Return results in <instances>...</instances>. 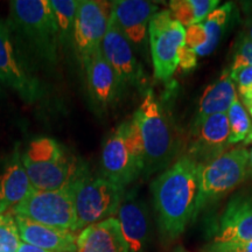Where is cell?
<instances>
[{"mask_svg": "<svg viewBox=\"0 0 252 252\" xmlns=\"http://www.w3.org/2000/svg\"><path fill=\"white\" fill-rule=\"evenodd\" d=\"M208 42V34L203 24H195L186 28L185 45L189 48L197 50L206 46Z\"/></svg>", "mask_w": 252, "mask_h": 252, "instance_id": "obj_28", "label": "cell"}, {"mask_svg": "<svg viewBox=\"0 0 252 252\" xmlns=\"http://www.w3.org/2000/svg\"><path fill=\"white\" fill-rule=\"evenodd\" d=\"M74 181L55 190L33 189L24 201L11 210L12 214L41 224L75 232Z\"/></svg>", "mask_w": 252, "mask_h": 252, "instance_id": "obj_8", "label": "cell"}, {"mask_svg": "<svg viewBox=\"0 0 252 252\" xmlns=\"http://www.w3.org/2000/svg\"><path fill=\"white\" fill-rule=\"evenodd\" d=\"M159 11L157 4L146 0L112 1L111 17L132 47L143 48L149 37L150 23Z\"/></svg>", "mask_w": 252, "mask_h": 252, "instance_id": "obj_14", "label": "cell"}, {"mask_svg": "<svg viewBox=\"0 0 252 252\" xmlns=\"http://www.w3.org/2000/svg\"><path fill=\"white\" fill-rule=\"evenodd\" d=\"M0 82L18 93L27 103L39 98V82L21 64L15 53L11 30L2 20H0Z\"/></svg>", "mask_w": 252, "mask_h": 252, "instance_id": "obj_12", "label": "cell"}, {"mask_svg": "<svg viewBox=\"0 0 252 252\" xmlns=\"http://www.w3.org/2000/svg\"><path fill=\"white\" fill-rule=\"evenodd\" d=\"M200 171L201 165L189 157L182 156L151 184L158 226L168 241L184 234L194 219Z\"/></svg>", "mask_w": 252, "mask_h": 252, "instance_id": "obj_1", "label": "cell"}, {"mask_svg": "<svg viewBox=\"0 0 252 252\" xmlns=\"http://www.w3.org/2000/svg\"><path fill=\"white\" fill-rule=\"evenodd\" d=\"M21 161L32 186L37 190H55L68 186L84 169L74 154L48 137L31 141L21 153Z\"/></svg>", "mask_w": 252, "mask_h": 252, "instance_id": "obj_3", "label": "cell"}, {"mask_svg": "<svg viewBox=\"0 0 252 252\" xmlns=\"http://www.w3.org/2000/svg\"><path fill=\"white\" fill-rule=\"evenodd\" d=\"M174 252H188V251H186L184 248H181V247H180V248H178V249H176V250H175Z\"/></svg>", "mask_w": 252, "mask_h": 252, "instance_id": "obj_35", "label": "cell"}, {"mask_svg": "<svg viewBox=\"0 0 252 252\" xmlns=\"http://www.w3.org/2000/svg\"><path fill=\"white\" fill-rule=\"evenodd\" d=\"M131 121L143 146L145 178L165 171L174 161L179 145L168 116L152 89L146 91Z\"/></svg>", "mask_w": 252, "mask_h": 252, "instance_id": "obj_2", "label": "cell"}, {"mask_svg": "<svg viewBox=\"0 0 252 252\" xmlns=\"http://www.w3.org/2000/svg\"><path fill=\"white\" fill-rule=\"evenodd\" d=\"M74 188L75 232L94 223L115 217L126 189L105 178L93 176L84 167L72 184Z\"/></svg>", "mask_w": 252, "mask_h": 252, "instance_id": "obj_6", "label": "cell"}, {"mask_svg": "<svg viewBox=\"0 0 252 252\" xmlns=\"http://www.w3.org/2000/svg\"><path fill=\"white\" fill-rule=\"evenodd\" d=\"M169 12L172 17L185 28L197 24L191 0H172L169 2Z\"/></svg>", "mask_w": 252, "mask_h": 252, "instance_id": "obj_26", "label": "cell"}, {"mask_svg": "<svg viewBox=\"0 0 252 252\" xmlns=\"http://www.w3.org/2000/svg\"><path fill=\"white\" fill-rule=\"evenodd\" d=\"M33 189L21 161L20 147L15 146L0 174V215L18 206Z\"/></svg>", "mask_w": 252, "mask_h": 252, "instance_id": "obj_19", "label": "cell"}, {"mask_svg": "<svg viewBox=\"0 0 252 252\" xmlns=\"http://www.w3.org/2000/svg\"><path fill=\"white\" fill-rule=\"evenodd\" d=\"M230 78L237 84L239 96L242 99L245 98L252 91V65L242 68L239 70L230 74Z\"/></svg>", "mask_w": 252, "mask_h": 252, "instance_id": "obj_30", "label": "cell"}, {"mask_svg": "<svg viewBox=\"0 0 252 252\" xmlns=\"http://www.w3.org/2000/svg\"><path fill=\"white\" fill-rule=\"evenodd\" d=\"M251 94H252V91H251V93H250V94H248V96H247V97H245V98H243V100H245V99H248V98H249V97H250V96H251Z\"/></svg>", "mask_w": 252, "mask_h": 252, "instance_id": "obj_36", "label": "cell"}, {"mask_svg": "<svg viewBox=\"0 0 252 252\" xmlns=\"http://www.w3.org/2000/svg\"><path fill=\"white\" fill-rule=\"evenodd\" d=\"M232 9H234V4L226 2L224 5H220L206 18V20L202 24L208 34V42L202 48L195 50L197 56H207L212 54L214 50L217 48L220 39H222L223 33H224L226 26L230 23Z\"/></svg>", "mask_w": 252, "mask_h": 252, "instance_id": "obj_22", "label": "cell"}, {"mask_svg": "<svg viewBox=\"0 0 252 252\" xmlns=\"http://www.w3.org/2000/svg\"><path fill=\"white\" fill-rule=\"evenodd\" d=\"M115 217L121 224L128 252H144L151 234L149 208L145 201L135 193H125Z\"/></svg>", "mask_w": 252, "mask_h": 252, "instance_id": "obj_16", "label": "cell"}, {"mask_svg": "<svg viewBox=\"0 0 252 252\" xmlns=\"http://www.w3.org/2000/svg\"><path fill=\"white\" fill-rule=\"evenodd\" d=\"M198 56L194 49L184 45L179 50V67L184 70H193L197 65Z\"/></svg>", "mask_w": 252, "mask_h": 252, "instance_id": "obj_31", "label": "cell"}, {"mask_svg": "<svg viewBox=\"0 0 252 252\" xmlns=\"http://www.w3.org/2000/svg\"><path fill=\"white\" fill-rule=\"evenodd\" d=\"M90 98L100 109L112 105L119 98L123 84L106 59L102 49L83 63Z\"/></svg>", "mask_w": 252, "mask_h": 252, "instance_id": "obj_17", "label": "cell"}, {"mask_svg": "<svg viewBox=\"0 0 252 252\" xmlns=\"http://www.w3.org/2000/svg\"><path fill=\"white\" fill-rule=\"evenodd\" d=\"M186 28L169 9L158 11L149 27V42L156 80L168 82L179 68V50L185 45Z\"/></svg>", "mask_w": 252, "mask_h": 252, "instance_id": "obj_9", "label": "cell"}, {"mask_svg": "<svg viewBox=\"0 0 252 252\" xmlns=\"http://www.w3.org/2000/svg\"><path fill=\"white\" fill-rule=\"evenodd\" d=\"M102 53L124 86L139 87L145 82L143 67L135 58L133 48L123 35L112 17L102 42Z\"/></svg>", "mask_w": 252, "mask_h": 252, "instance_id": "obj_13", "label": "cell"}, {"mask_svg": "<svg viewBox=\"0 0 252 252\" xmlns=\"http://www.w3.org/2000/svg\"><path fill=\"white\" fill-rule=\"evenodd\" d=\"M144 172V151L133 122L125 121L104 141L100 173L112 184L125 188Z\"/></svg>", "mask_w": 252, "mask_h": 252, "instance_id": "obj_4", "label": "cell"}, {"mask_svg": "<svg viewBox=\"0 0 252 252\" xmlns=\"http://www.w3.org/2000/svg\"><path fill=\"white\" fill-rule=\"evenodd\" d=\"M202 252H252V241L212 242L204 245Z\"/></svg>", "mask_w": 252, "mask_h": 252, "instance_id": "obj_29", "label": "cell"}, {"mask_svg": "<svg viewBox=\"0 0 252 252\" xmlns=\"http://www.w3.org/2000/svg\"><path fill=\"white\" fill-rule=\"evenodd\" d=\"M249 65H252V42L238 40L236 43L231 62L224 71L230 75L239 69L249 67Z\"/></svg>", "mask_w": 252, "mask_h": 252, "instance_id": "obj_27", "label": "cell"}, {"mask_svg": "<svg viewBox=\"0 0 252 252\" xmlns=\"http://www.w3.org/2000/svg\"><path fill=\"white\" fill-rule=\"evenodd\" d=\"M236 96L234 81L230 78L228 72L223 71L222 76L203 91L193 121H200L217 113H226Z\"/></svg>", "mask_w": 252, "mask_h": 252, "instance_id": "obj_21", "label": "cell"}, {"mask_svg": "<svg viewBox=\"0 0 252 252\" xmlns=\"http://www.w3.org/2000/svg\"><path fill=\"white\" fill-rule=\"evenodd\" d=\"M49 4L58 25L60 45H72V33L76 20L78 0H49Z\"/></svg>", "mask_w": 252, "mask_h": 252, "instance_id": "obj_24", "label": "cell"}, {"mask_svg": "<svg viewBox=\"0 0 252 252\" xmlns=\"http://www.w3.org/2000/svg\"><path fill=\"white\" fill-rule=\"evenodd\" d=\"M229 135L226 113H217L200 121H193L188 135L186 156L198 165H207L228 152Z\"/></svg>", "mask_w": 252, "mask_h": 252, "instance_id": "obj_11", "label": "cell"}, {"mask_svg": "<svg viewBox=\"0 0 252 252\" xmlns=\"http://www.w3.org/2000/svg\"><path fill=\"white\" fill-rule=\"evenodd\" d=\"M21 243L17 220L12 212L0 215V252H17Z\"/></svg>", "mask_w": 252, "mask_h": 252, "instance_id": "obj_25", "label": "cell"}, {"mask_svg": "<svg viewBox=\"0 0 252 252\" xmlns=\"http://www.w3.org/2000/svg\"><path fill=\"white\" fill-rule=\"evenodd\" d=\"M249 178H252V149L249 150V166H248Z\"/></svg>", "mask_w": 252, "mask_h": 252, "instance_id": "obj_34", "label": "cell"}, {"mask_svg": "<svg viewBox=\"0 0 252 252\" xmlns=\"http://www.w3.org/2000/svg\"><path fill=\"white\" fill-rule=\"evenodd\" d=\"M226 116L230 131V146L239 143L250 145L252 143V121L250 113L247 111L237 96L230 105Z\"/></svg>", "mask_w": 252, "mask_h": 252, "instance_id": "obj_23", "label": "cell"}, {"mask_svg": "<svg viewBox=\"0 0 252 252\" xmlns=\"http://www.w3.org/2000/svg\"><path fill=\"white\" fill-rule=\"evenodd\" d=\"M76 252H128L116 217L84 228L76 239Z\"/></svg>", "mask_w": 252, "mask_h": 252, "instance_id": "obj_20", "label": "cell"}, {"mask_svg": "<svg viewBox=\"0 0 252 252\" xmlns=\"http://www.w3.org/2000/svg\"><path fill=\"white\" fill-rule=\"evenodd\" d=\"M111 13L112 1L78 0L72 47L82 64L102 49Z\"/></svg>", "mask_w": 252, "mask_h": 252, "instance_id": "obj_10", "label": "cell"}, {"mask_svg": "<svg viewBox=\"0 0 252 252\" xmlns=\"http://www.w3.org/2000/svg\"><path fill=\"white\" fill-rule=\"evenodd\" d=\"M21 242L50 252H75L77 236L70 230L53 228L41 223L14 216Z\"/></svg>", "mask_w": 252, "mask_h": 252, "instance_id": "obj_18", "label": "cell"}, {"mask_svg": "<svg viewBox=\"0 0 252 252\" xmlns=\"http://www.w3.org/2000/svg\"><path fill=\"white\" fill-rule=\"evenodd\" d=\"M252 241V193L232 196L214 226L213 242Z\"/></svg>", "mask_w": 252, "mask_h": 252, "instance_id": "obj_15", "label": "cell"}, {"mask_svg": "<svg viewBox=\"0 0 252 252\" xmlns=\"http://www.w3.org/2000/svg\"><path fill=\"white\" fill-rule=\"evenodd\" d=\"M245 19L243 21V31H242L239 40L250 41L252 42V1H244L243 5Z\"/></svg>", "mask_w": 252, "mask_h": 252, "instance_id": "obj_32", "label": "cell"}, {"mask_svg": "<svg viewBox=\"0 0 252 252\" xmlns=\"http://www.w3.org/2000/svg\"><path fill=\"white\" fill-rule=\"evenodd\" d=\"M248 110H249V113H250L251 117H252V108H248Z\"/></svg>", "mask_w": 252, "mask_h": 252, "instance_id": "obj_37", "label": "cell"}, {"mask_svg": "<svg viewBox=\"0 0 252 252\" xmlns=\"http://www.w3.org/2000/svg\"><path fill=\"white\" fill-rule=\"evenodd\" d=\"M9 26L26 39L40 58L56 62L59 30L49 0H12Z\"/></svg>", "mask_w": 252, "mask_h": 252, "instance_id": "obj_5", "label": "cell"}, {"mask_svg": "<svg viewBox=\"0 0 252 252\" xmlns=\"http://www.w3.org/2000/svg\"><path fill=\"white\" fill-rule=\"evenodd\" d=\"M75 252H76V251H75Z\"/></svg>", "mask_w": 252, "mask_h": 252, "instance_id": "obj_38", "label": "cell"}, {"mask_svg": "<svg viewBox=\"0 0 252 252\" xmlns=\"http://www.w3.org/2000/svg\"><path fill=\"white\" fill-rule=\"evenodd\" d=\"M17 252H50V251L43 250V249L34 247V245H32V244L25 243V242H21L20 245H19V249Z\"/></svg>", "mask_w": 252, "mask_h": 252, "instance_id": "obj_33", "label": "cell"}, {"mask_svg": "<svg viewBox=\"0 0 252 252\" xmlns=\"http://www.w3.org/2000/svg\"><path fill=\"white\" fill-rule=\"evenodd\" d=\"M249 150L238 147L229 150L207 165L201 166L200 187L194 219L204 208L234 190L249 176Z\"/></svg>", "mask_w": 252, "mask_h": 252, "instance_id": "obj_7", "label": "cell"}]
</instances>
